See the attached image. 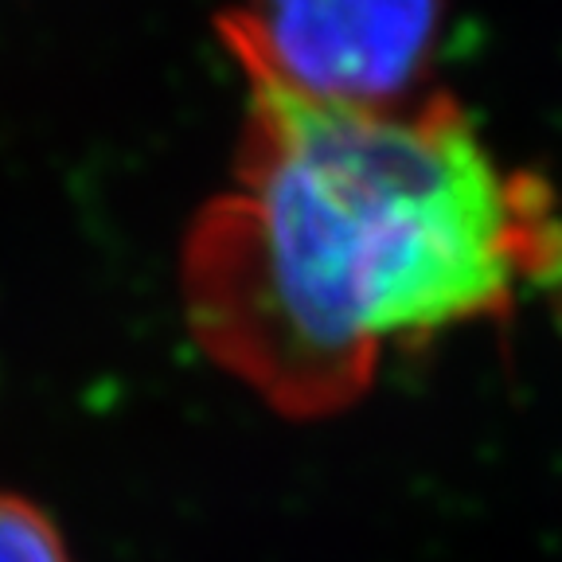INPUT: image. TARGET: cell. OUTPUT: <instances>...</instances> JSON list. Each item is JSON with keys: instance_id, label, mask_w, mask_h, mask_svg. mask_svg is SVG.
<instances>
[{"instance_id": "obj_1", "label": "cell", "mask_w": 562, "mask_h": 562, "mask_svg": "<svg viewBox=\"0 0 562 562\" xmlns=\"http://www.w3.org/2000/svg\"><path fill=\"white\" fill-rule=\"evenodd\" d=\"M246 82L235 184L188 235L184 308L273 411H344L391 344L508 313L562 266L547 192L501 172L449 98L351 110Z\"/></svg>"}, {"instance_id": "obj_2", "label": "cell", "mask_w": 562, "mask_h": 562, "mask_svg": "<svg viewBox=\"0 0 562 562\" xmlns=\"http://www.w3.org/2000/svg\"><path fill=\"white\" fill-rule=\"evenodd\" d=\"M441 0H246L223 40L246 79L308 102L391 110L434 59Z\"/></svg>"}, {"instance_id": "obj_3", "label": "cell", "mask_w": 562, "mask_h": 562, "mask_svg": "<svg viewBox=\"0 0 562 562\" xmlns=\"http://www.w3.org/2000/svg\"><path fill=\"white\" fill-rule=\"evenodd\" d=\"M0 562H70L52 516L16 492H0Z\"/></svg>"}]
</instances>
